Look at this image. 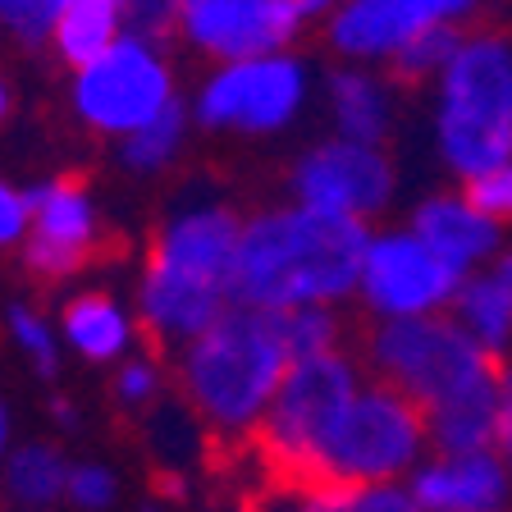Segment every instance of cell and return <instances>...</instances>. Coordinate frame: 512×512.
Returning <instances> with one entry per match:
<instances>
[{"instance_id":"cell-1","label":"cell","mask_w":512,"mask_h":512,"mask_svg":"<svg viewBox=\"0 0 512 512\" xmlns=\"http://www.w3.org/2000/svg\"><path fill=\"white\" fill-rule=\"evenodd\" d=\"M371 229L311 206H284L243 220L234 293L243 307L293 311L339 307L362 288Z\"/></svg>"},{"instance_id":"cell-2","label":"cell","mask_w":512,"mask_h":512,"mask_svg":"<svg viewBox=\"0 0 512 512\" xmlns=\"http://www.w3.org/2000/svg\"><path fill=\"white\" fill-rule=\"evenodd\" d=\"M238 243L243 220L224 206H192L160 229L142 270V325L170 348H188L229 307H238Z\"/></svg>"},{"instance_id":"cell-3","label":"cell","mask_w":512,"mask_h":512,"mask_svg":"<svg viewBox=\"0 0 512 512\" xmlns=\"http://www.w3.org/2000/svg\"><path fill=\"white\" fill-rule=\"evenodd\" d=\"M293 352L279 311L229 307L206 334L179 348V380L202 426L224 439L256 435L284 384Z\"/></svg>"},{"instance_id":"cell-4","label":"cell","mask_w":512,"mask_h":512,"mask_svg":"<svg viewBox=\"0 0 512 512\" xmlns=\"http://www.w3.org/2000/svg\"><path fill=\"white\" fill-rule=\"evenodd\" d=\"M430 138L458 183L512 160V32L467 28L430 83Z\"/></svg>"},{"instance_id":"cell-5","label":"cell","mask_w":512,"mask_h":512,"mask_svg":"<svg viewBox=\"0 0 512 512\" xmlns=\"http://www.w3.org/2000/svg\"><path fill=\"white\" fill-rule=\"evenodd\" d=\"M426 458V412L407 394H398L394 384L366 380L334 421L307 485H394L412 476Z\"/></svg>"},{"instance_id":"cell-6","label":"cell","mask_w":512,"mask_h":512,"mask_svg":"<svg viewBox=\"0 0 512 512\" xmlns=\"http://www.w3.org/2000/svg\"><path fill=\"white\" fill-rule=\"evenodd\" d=\"M362 375L352 366L348 352H320V357H302L288 366L284 384H279L275 403H270L266 421L256 430L261 458L270 462L284 485H307L325 439H330L334 421L343 416V407L352 403V394L362 389Z\"/></svg>"},{"instance_id":"cell-7","label":"cell","mask_w":512,"mask_h":512,"mask_svg":"<svg viewBox=\"0 0 512 512\" xmlns=\"http://www.w3.org/2000/svg\"><path fill=\"white\" fill-rule=\"evenodd\" d=\"M366 357H371L375 380L394 384L421 412L467 394L480 380H494L503 366L485 357L448 311L416 320H380L366 343Z\"/></svg>"},{"instance_id":"cell-8","label":"cell","mask_w":512,"mask_h":512,"mask_svg":"<svg viewBox=\"0 0 512 512\" xmlns=\"http://www.w3.org/2000/svg\"><path fill=\"white\" fill-rule=\"evenodd\" d=\"M165 106H174L170 64L160 60L156 42L133 32H124L101 60L83 64L74 74V110L96 133L133 138Z\"/></svg>"},{"instance_id":"cell-9","label":"cell","mask_w":512,"mask_h":512,"mask_svg":"<svg viewBox=\"0 0 512 512\" xmlns=\"http://www.w3.org/2000/svg\"><path fill=\"white\" fill-rule=\"evenodd\" d=\"M462 270L448 266L444 256L412 229H384L371 234L362 266V302L380 320H416L444 316L462 288Z\"/></svg>"},{"instance_id":"cell-10","label":"cell","mask_w":512,"mask_h":512,"mask_svg":"<svg viewBox=\"0 0 512 512\" xmlns=\"http://www.w3.org/2000/svg\"><path fill=\"white\" fill-rule=\"evenodd\" d=\"M307 101V74L288 55H252V60L220 64L197 96V119L206 128H238V133H275Z\"/></svg>"},{"instance_id":"cell-11","label":"cell","mask_w":512,"mask_h":512,"mask_svg":"<svg viewBox=\"0 0 512 512\" xmlns=\"http://www.w3.org/2000/svg\"><path fill=\"white\" fill-rule=\"evenodd\" d=\"M480 0H343L330 14V46L352 64H394L416 37L467 32Z\"/></svg>"},{"instance_id":"cell-12","label":"cell","mask_w":512,"mask_h":512,"mask_svg":"<svg viewBox=\"0 0 512 512\" xmlns=\"http://www.w3.org/2000/svg\"><path fill=\"white\" fill-rule=\"evenodd\" d=\"M394 160L384 147L352 138H330L325 147H311L293 170V197L298 206L343 220H371L394 202Z\"/></svg>"},{"instance_id":"cell-13","label":"cell","mask_w":512,"mask_h":512,"mask_svg":"<svg viewBox=\"0 0 512 512\" xmlns=\"http://www.w3.org/2000/svg\"><path fill=\"white\" fill-rule=\"evenodd\" d=\"M302 23L298 0H179V32L220 64L275 55Z\"/></svg>"},{"instance_id":"cell-14","label":"cell","mask_w":512,"mask_h":512,"mask_svg":"<svg viewBox=\"0 0 512 512\" xmlns=\"http://www.w3.org/2000/svg\"><path fill=\"white\" fill-rule=\"evenodd\" d=\"M407 490L426 512H508L512 467L499 448L476 453H430L407 476Z\"/></svg>"},{"instance_id":"cell-15","label":"cell","mask_w":512,"mask_h":512,"mask_svg":"<svg viewBox=\"0 0 512 512\" xmlns=\"http://www.w3.org/2000/svg\"><path fill=\"white\" fill-rule=\"evenodd\" d=\"M32 197L28 266L46 279H64L87 261L96 243V206L74 179L37 183Z\"/></svg>"},{"instance_id":"cell-16","label":"cell","mask_w":512,"mask_h":512,"mask_svg":"<svg viewBox=\"0 0 512 512\" xmlns=\"http://www.w3.org/2000/svg\"><path fill=\"white\" fill-rule=\"evenodd\" d=\"M407 229L426 238L448 266H458L462 275L490 270L499 261V252L508 247V229L480 211L467 188H448V192L421 197Z\"/></svg>"},{"instance_id":"cell-17","label":"cell","mask_w":512,"mask_h":512,"mask_svg":"<svg viewBox=\"0 0 512 512\" xmlns=\"http://www.w3.org/2000/svg\"><path fill=\"white\" fill-rule=\"evenodd\" d=\"M330 115L339 138L384 147V138L394 133V87L366 64H348L330 78Z\"/></svg>"},{"instance_id":"cell-18","label":"cell","mask_w":512,"mask_h":512,"mask_svg":"<svg viewBox=\"0 0 512 512\" xmlns=\"http://www.w3.org/2000/svg\"><path fill=\"white\" fill-rule=\"evenodd\" d=\"M503 371V366H499ZM430 453H476L499 444V375L426 412Z\"/></svg>"},{"instance_id":"cell-19","label":"cell","mask_w":512,"mask_h":512,"mask_svg":"<svg viewBox=\"0 0 512 512\" xmlns=\"http://www.w3.org/2000/svg\"><path fill=\"white\" fill-rule=\"evenodd\" d=\"M448 316L458 320V330L467 334L485 357H494V362H508L512 357V293L494 266L462 279Z\"/></svg>"},{"instance_id":"cell-20","label":"cell","mask_w":512,"mask_h":512,"mask_svg":"<svg viewBox=\"0 0 512 512\" xmlns=\"http://www.w3.org/2000/svg\"><path fill=\"white\" fill-rule=\"evenodd\" d=\"M124 32H128V0H69L60 19H55L51 42L64 64L83 69V64L101 60Z\"/></svg>"},{"instance_id":"cell-21","label":"cell","mask_w":512,"mask_h":512,"mask_svg":"<svg viewBox=\"0 0 512 512\" xmlns=\"http://www.w3.org/2000/svg\"><path fill=\"white\" fill-rule=\"evenodd\" d=\"M60 334L87 362H119L133 343V320L106 293H78L60 316Z\"/></svg>"},{"instance_id":"cell-22","label":"cell","mask_w":512,"mask_h":512,"mask_svg":"<svg viewBox=\"0 0 512 512\" xmlns=\"http://www.w3.org/2000/svg\"><path fill=\"white\" fill-rule=\"evenodd\" d=\"M266 512H426L407 490V480L394 485H284Z\"/></svg>"},{"instance_id":"cell-23","label":"cell","mask_w":512,"mask_h":512,"mask_svg":"<svg viewBox=\"0 0 512 512\" xmlns=\"http://www.w3.org/2000/svg\"><path fill=\"white\" fill-rule=\"evenodd\" d=\"M69 458L55 444H23L5 462V490L23 508H51V503L69 499Z\"/></svg>"},{"instance_id":"cell-24","label":"cell","mask_w":512,"mask_h":512,"mask_svg":"<svg viewBox=\"0 0 512 512\" xmlns=\"http://www.w3.org/2000/svg\"><path fill=\"white\" fill-rule=\"evenodd\" d=\"M183 133H188V110L174 101L151 124H142L133 138H124V160L133 170H160V165H170L179 156Z\"/></svg>"},{"instance_id":"cell-25","label":"cell","mask_w":512,"mask_h":512,"mask_svg":"<svg viewBox=\"0 0 512 512\" xmlns=\"http://www.w3.org/2000/svg\"><path fill=\"white\" fill-rule=\"evenodd\" d=\"M279 325H284V343H288V352H293V362L339 348V316H334V307L279 311Z\"/></svg>"},{"instance_id":"cell-26","label":"cell","mask_w":512,"mask_h":512,"mask_svg":"<svg viewBox=\"0 0 512 512\" xmlns=\"http://www.w3.org/2000/svg\"><path fill=\"white\" fill-rule=\"evenodd\" d=\"M462 32L458 28H439V32H426V37H416L412 46H407L403 55H398L389 69H394L403 83H435L439 74L448 69V60H453V51H458Z\"/></svg>"},{"instance_id":"cell-27","label":"cell","mask_w":512,"mask_h":512,"mask_svg":"<svg viewBox=\"0 0 512 512\" xmlns=\"http://www.w3.org/2000/svg\"><path fill=\"white\" fill-rule=\"evenodd\" d=\"M10 334L19 343V352L42 375L60 371V339H55V330L32 307H10Z\"/></svg>"},{"instance_id":"cell-28","label":"cell","mask_w":512,"mask_h":512,"mask_svg":"<svg viewBox=\"0 0 512 512\" xmlns=\"http://www.w3.org/2000/svg\"><path fill=\"white\" fill-rule=\"evenodd\" d=\"M69 0H0V23L23 42H46Z\"/></svg>"},{"instance_id":"cell-29","label":"cell","mask_w":512,"mask_h":512,"mask_svg":"<svg viewBox=\"0 0 512 512\" xmlns=\"http://www.w3.org/2000/svg\"><path fill=\"white\" fill-rule=\"evenodd\" d=\"M119 499V480L110 467L101 462H78L74 476H69V503L78 512H106Z\"/></svg>"},{"instance_id":"cell-30","label":"cell","mask_w":512,"mask_h":512,"mask_svg":"<svg viewBox=\"0 0 512 512\" xmlns=\"http://www.w3.org/2000/svg\"><path fill=\"white\" fill-rule=\"evenodd\" d=\"M462 188L471 192V202L490 215V220H499L503 229H512V160L490 174H480V179L462 183Z\"/></svg>"},{"instance_id":"cell-31","label":"cell","mask_w":512,"mask_h":512,"mask_svg":"<svg viewBox=\"0 0 512 512\" xmlns=\"http://www.w3.org/2000/svg\"><path fill=\"white\" fill-rule=\"evenodd\" d=\"M160 394V371L151 357H128L115 371V398L124 407H151Z\"/></svg>"},{"instance_id":"cell-32","label":"cell","mask_w":512,"mask_h":512,"mask_svg":"<svg viewBox=\"0 0 512 512\" xmlns=\"http://www.w3.org/2000/svg\"><path fill=\"white\" fill-rule=\"evenodd\" d=\"M179 28V0H128V32L160 46L165 32Z\"/></svg>"},{"instance_id":"cell-33","label":"cell","mask_w":512,"mask_h":512,"mask_svg":"<svg viewBox=\"0 0 512 512\" xmlns=\"http://www.w3.org/2000/svg\"><path fill=\"white\" fill-rule=\"evenodd\" d=\"M32 234V197L10 183H0V247L28 243Z\"/></svg>"},{"instance_id":"cell-34","label":"cell","mask_w":512,"mask_h":512,"mask_svg":"<svg viewBox=\"0 0 512 512\" xmlns=\"http://www.w3.org/2000/svg\"><path fill=\"white\" fill-rule=\"evenodd\" d=\"M494 448H499L503 462L512 467V357L499 371V444Z\"/></svg>"},{"instance_id":"cell-35","label":"cell","mask_w":512,"mask_h":512,"mask_svg":"<svg viewBox=\"0 0 512 512\" xmlns=\"http://www.w3.org/2000/svg\"><path fill=\"white\" fill-rule=\"evenodd\" d=\"M51 416L60 421L64 430H74V426H78V412L69 407V398H55V403H51Z\"/></svg>"},{"instance_id":"cell-36","label":"cell","mask_w":512,"mask_h":512,"mask_svg":"<svg viewBox=\"0 0 512 512\" xmlns=\"http://www.w3.org/2000/svg\"><path fill=\"white\" fill-rule=\"evenodd\" d=\"M494 270H499V279H503V284H508V293H512V243L499 252V261H494Z\"/></svg>"},{"instance_id":"cell-37","label":"cell","mask_w":512,"mask_h":512,"mask_svg":"<svg viewBox=\"0 0 512 512\" xmlns=\"http://www.w3.org/2000/svg\"><path fill=\"white\" fill-rule=\"evenodd\" d=\"M5 448H10V412L0 407V458H5Z\"/></svg>"},{"instance_id":"cell-38","label":"cell","mask_w":512,"mask_h":512,"mask_svg":"<svg viewBox=\"0 0 512 512\" xmlns=\"http://www.w3.org/2000/svg\"><path fill=\"white\" fill-rule=\"evenodd\" d=\"M5 110H10V92H5V83H0V119H5Z\"/></svg>"},{"instance_id":"cell-39","label":"cell","mask_w":512,"mask_h":512,"mask_svg":"<svg viewBox=\"0 0 512 512\" xmlns=\"http://www.w3.org/2000/svg\"><path fill=\"white\" fill-rule=\"evenodd\" d=\"M147 512H165V508H147Z\"/></svg>"}]
</instances>
